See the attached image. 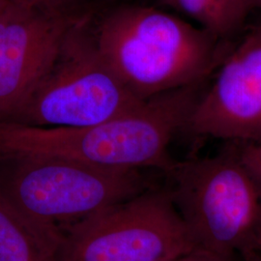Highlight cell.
I'll return each instance as SVG.
<instances>
[{"mask_svg":"<svg viewBox=\"0 0 261 261\" xmlns=\"http://www.w3.org/2000/svg\"><path fill=\"white\" fill-rule=\"evenodd\" d=\"M89 13L65 38L47 74L13 120L32 127L80 128L130 112L142 101L105 60Z\"/></svg>","mask_w":261,"mask_h":261,"instance_id":"5b68a950","label":"cell"},{"mask_svg":"<svg viewBox=\"0 0 261 261\" xmlns=\"http://www.w3.org/2000/svg\"><path fill=\"white\" fill-rule=\"evenodd\" d=\"M243 2L251 12L254 10H261V0H243Z\"/></svg>","mask_w":261,"mask_h":261,"instance_id":"5bb4252c","label":"cell"},{"mask_svg":"<svg viewBox=\"0 0 261 261\" xmlns=\"http://www.w3.org/2000/svg\"><path fill=\"white\" fill-rule=\"evenodd\" d=\"M88 12L0 0V122H11Z\"/></svg>","mask_w":261,"mask_h":261,"instance_id":"ba28073f","label":"cell"},{"mask_svg":"<svg viewBox=\"0 0 261 261\" xmlns=\"http://www.w3.org/2000/svg\"><path fill=\"white\" fill-rule=\"evenodd\" d=\"M184 130L196 138L261 143V17L247 23L207 81Z\"/></svg>","mask_w":261,"mask_h":261,"instance_id":"52a82bcc","label":"cell"},{"mask_svg":"<svg viewBox=\"0 0 261 261\" xmlns=\"http://www.w3.org/2000/svg\"><path fill=\"white\" fill-rule=\"evenodd\" d=\"M11 169L0 194L30 224L50 232L152 188L140 169L101 168L69 159L28 156L5 160Z\"/></svg>","mask_w":261,"mask_h":261,"instance_id":"277c9868","label":"cell"},{"mask_svg":"<svg viewBox=\"0 0 261 261\" xmlns=\"http://www.w3.org/2000/svg\"><path fill=\"white\" fill-rule=\"evenodd\" d=\"M20 4L43 9H66L72 7L74 0H13Z\"/></svg>","mask_w":261,"mask_h":261,"instance_id":"4fadbf2b","label":"cell"},{"mask_svg":"<svg viewBox=\"0 0 261 261\" xmlns=\"http://www.w3.org/2000/svg\"><path fill=\"white\" fill-rule=\"evenodd\" d=\"M241 261H261V254H255L247 258H243Z\"/></svg>","mask_w":261,"mask_h":261,"instance_id":"9a60e30c","label":"cell"},{"mask_svg":"<svg viewBox=\"0 0 261 261\" xmlns=\"http://www.w3.org/2000/svg\"><path fill=\"white\" fill-rule=\"evenodd\" d=\"M160 4L186 16L216 37L229 42L242 33L252 13L243 0H160Z\"/></svg>","mask_w":261,"mask_h":261,"instance_id":"30bf717a","label":"cell"},{"mask_svg":"<svg viewBox=\"0 0 261 261\" xmlns=\"http://www.w3.org/2000/svg\"><path fill=\"white\" fill-rule=\"evenodd\" d=\"M181 257V256H180ZM178 258H170V259H163V260H158V261H176Z\"/></svg>","mask_w":261,"mask_h":261,"instance_id":"2e32d148","label":"cell"},{"mask_svg":"<svg viewBox=\"0 0 261 261\" xmlns=\"http://www.w3.org/2000/svg\"><path fill=\"white\" fill-rule=\"evenodd\" d=\"M94 34L107 63L141 100L204 84L234 43L167 11L140 5L112 10Z\"/></svg>","mask_w":261,"mask_h":261,"instance_id":"7a4b0ae2","label":"cell"},{"mask_svg":"<svg viewBox=\"0 0 261 261\" xmlns=\"http://www.w3.org/2000/svg\"><path fill=\"white\" fill-rule=\"evenodd\" d=\"M230 143L215 156L176 161L166 175L196 249L243 259L261 254V185Z\"/></svg>","mask_w":261,"mask_h":261,"instance_id":"3957f363","label":"cell"},{"mask_svg":"<svg viewBox=\"0 0 261 261\" xmlns=\"http://www.w3.org/2000/svg\"><path fill=\"white\" fill-rule=\"evenodd\" d=\"M233 143L243 166L261 185V143Z\"/></svg>","mask_w":261,"mask_h":261,"instance_id":"8fae6325","label":"cell"},{"mask_svg":"<svg viewBox=\"0 0 261 261\" xmlns=\"http://www.w3.org/2000/svg\"><path fill=\"white\" fill-rule=\"evenodd\" d=\"M204 84L142 101L116 117L80 128L32 127L0 122V159H69L113 169L155 168L168 173L176 161L169 145L185 130Z\"/></svg>","mask_w":261,"mask_h":261,"instance_id":"6da1fadb","label":"cell"},{"mask_svg":"<svg viewBox=\"0 0 261 261\" xmlns=\"http://www.w3.org/2000/svg\"><path fill=\"white\" fill-rule=\"evenodd\" d=\"M196 249L168 187H152L63 231L58 261H158Z\"/></svg>","mask_w":261,"mask_h":261,"instance_id":"8992f818","label":"cell"},{"mask_svg":"<svg viewBox=\"0 0 261 261\" xmlns=\"http://www.w3.org/2000/svg\"><path fill=\"white\" fill-rule=\"evenodd\" d=\"M176 261H241V259L237 257L220 255L200 249H195L194 251L182 255Z\"/></svg>","mask_w":261,"mask_h":261,"instance_id":"7c38bea8","label":"cell"},{"mask_svg":"<svg viewBox=\"0 0 261 261\" xmlns=\"http://www.w3.org/2000/svg\"><path fill=\"white\" fill-rule=\"evenodd\" d=\"M63 233L30 224L0 194V261H58Z\"/></svg>","mask_w":261,"mask_h":261,"instance_id":"9c48e42d","label":"cell"}]
</instances>
